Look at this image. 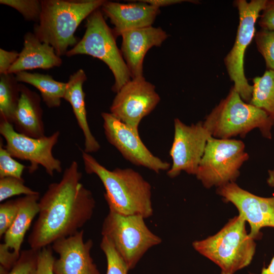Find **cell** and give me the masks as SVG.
Returning <instances> with one entry per match:
<instances>
[{"label":"cell","mask_w":274,"mask_h":274,"mask_svg":"<svg viewBox=\"0 0 274 274\" xmlns=\"http://www.w3.org/2000/svg\"><path fill=\"white\" fill-rule=\"evenodd\" d=\"M82 173L73 161L60 181L50 184L39 201V212L28 237L30 248L37 250L79 230L92 218L95 200L81 183Z\"/></svg>","instance_id":"obj_1"},{"label":"cell","mask_w":274,"mask_h":274,"mask_svg":"<svg viewBox=\"0 0 274 274\" xmlns=\"http://www.w3.org/2000/svg\"><path fill=\"white\" fill-rule=\"evenodd\" d=\"M81 152L86 173L96 175L104 186L109 211L145 219L152 216L151 186L139 173L129 168L109 170L90 154Z\"/></svg>","instance_id":"obj_2"},{"label":"cell","mask_w":274,"mask_h":274,"mask_svg":"<svg viewBox=\"0 0 274 274\" xmlns=\"http://www.w3.org/2000/svg\"><path fill=\"white\" fill-rule=\"evenodd\" d=\"M104 0H43L39 22L33 33L51 45L57 55H66L69 47L78 43L75 31L85 18L101 7Z\"/></svg>","instance_id":"obj_3"},{"label":"cell","mask_w":274,"mask_h":274,"mask_svg":"<svg viewBox=\"0 0 274 274\" xmlns=\"http://www.w3.org/2000/svg\"><path fill=\"white\" fill-rule=\"evenodd\" d=\"M203 124L217 139L245 138L258 128L263 137L271 139L274 122L264 111L244 101L232 86L226 97L206 117Z\"/></svg>","instance_id":"obj_4"},{"label":"cell","mask_w":274,"mask_h":274,"mask_svg":"<svg viewBox=\"0 0 274 274\" xmlns=\"http://www.w3.org/2000/svg\"><path fill=\"white\" fill-rule=\"evenodd\" d=\"M246 222L238 214L216 234L193 242L192 246L217 265L220 274H234L248 266L255 253L256 244L247 232Z\"/></svg>","instance_id":"obj_5"},{"label":"cell","mask_w":274,"mask_h":274,"mask_svg":"<svg viewBox=\"0 0 274 274\" xmlns=\"http://www.w3.org/2000/svg\"><path fill=\"white\" fill-rule=\"evenodd\" d=\"M82 38L66 56L87 55L105 63L112 72L115 82L112 87L117 93L131 79V74L116 42L113 29L107 24L101 10L93 11L87 18Z\"/></svg>","instance_id":"obj_6"},{"label":"cell","mask_w":274,"mask_h":274,"mask_svg":"<svg viewBox=\"0 0 274 274\" xmlns=\"http://www.w3.org/2000/svg\"><path fill=\"white\" fill-rule=\"evenodd\" d=\"M144 220L141 216H125L109 211L102 223V235L111 241L129 270L135 267L149 249L162 242Z\"/></svg>","instance_id":"obj_7"},{"label":"cell","mask_w":274,"mask_h":274,"mask_svg":"<svg viewBox=\"0 0 274 274\" xmlns=\"http://www.w3.org/2000/svg\"><path fill=\"white\" fill-rule=\"evenodd\" d=\"M249 158L242 141L211 136L207 141L196 177L208 189L235 182L240 175V168Z\"/></svg>","instance_id":"obj_8"},{"label":"cell","mask_w":274,"mask_h":274,"mask_svg":"<svg viewBox=\"0 0 274 274\" xmlns=\"http://www.w3.org/2000/svg\"><path fill=\"white\" fill-rule=\"evenodd\" d=\"M267 0H237L234 2L239 14V25L234 45L224 58V63L233 87L244 101L250 103L253 86L244 72V55L255 34V23Z\"/></svg>","instance_id":"obj_9"},{"label":"cell","mask_w":274,"mask_h":274,"mask_svg":"<svg viewBox=\"0 0 274 274\" xmlns=\"http://www.w3.org/2000/svg\"><path fill=\"white\" fill-rule=\"evenodd\" d=\"M0 133L6 140V149L13 157L30 162V174L35 172L40 165L51 177L55 172H62L60 161L52 154L53 148L60 136L59 131H56L49 136L34 138L17 132L13 124L1 120Z\"/></svg>","instance_id":"obj_10"},{"label":"cell","mask_w":274,"mask_h":274,"mask_svg":"<svg viewBox=\"0 0 274 274\" xmlns=\"http://www.w3.org/2000/svg\"><path fill=\"white\" fill-rule=\"evenodd\" d=\"M174 137L169 151L173 163L167 174L174 178L184 171L195 175L207 141L212 135L203 121L187 125L179 119L174 120Z\"/></svg>","instance_id":"obj_11"},{"label":"cell","mask_w":274,"mask_h":274,"mask_svg":"<svg viewBox=\"0 0 274 274\" xmlns=\"http://www.w3.org/2000/svg\"><path fill=\"white\" fill-rule=\"evenodd\" d=\"M160 100L155 86L144 76L131 79L116 93L110 113L136 133L142 119L149 114Z\"/></svg>","instance_id":"obj_12"},{"label":"cell","mask_w":274,"mask_h":274,"mask_svg":"<svg viewBox=\"0 0 274 274\" xmlns=\"http://www.w3.org/2000/svg\"><path fill=\"white\" fill-rule=\"evenodd\" d=\"M105 134L108 141L114 146L128 161L159 173L168 170L171 165L154 156L146 147L136 133L111 113L102 112Z\"/></svg>","instance_id":"obj_13"},{"label":"cell","mask_w":274,"mask_h":274,"mask_svg":"<svg viewBox=\"0 0 274 274\" xmlns=\"http://www.w3.org/2000/svg\"><path fill=\"white\" fill-rule=\"evenodd\" d=\"M217 193L224 201L231 202L236 208L238 214L249 223V235L253 239L262 237V228H274V196H257L242 188L235 182L218 187Z\"/></svg>","instance_id":"obj_14"},{"label":"cell","mask_w":274,"mask_h":274,"mask_svg":"<svg viewBox=\"0 0 274 274\" xmlns=\"http://www.w3.org/2000/svg\"><path fill=\"white\" fill-rule=\"evenodd\" d=\"M83 230L52 244L53 251L58 254L55 259V274H100L90 255L93 242L84 240Z\"/></svg>","instance_id":"obj_15"},{"label":"cell","mask_w":274,"mask_h":274,"mask_svg":"<svg viewBox=\"0 0 274 274\" xmlns=\"http://www.w3.org/2000/svg\"><path fill=\"white\" fill-rule=\"evenodd\" d=\"M100 10L114 25L116 37L129 30L152 26L160 13L159 8L142 1L127 4L105 1Z\"/></svg>","instance_id":"obj_16"},{"label":"cell","mask_w":274,"mask_h":274,"mask_svg":"<svg viewBox=\"0 0 274 274\" xmlns=\"http://www.w3.org/2000/svg\"><path fill=\"white\" fill-rule=\"evenodd\" d=\"M121 51L131 79L143 76V61L148 51L160 47L168 35L161 27L152 26L123 33Z\"/></svg>","instance_id":"obj_17"},{"label":"cell","mask_w":274,"mask_h":274,"mask_svg":"<svg viewBox=\"0 0 274 274\" xmlns=\"http://www.w3.org/2000/svg\"><path fill=\"white\" fill-rule=\"evenodd\" d=\"M20 93L13 121L15 130L34 138L45 136L40 96L22 84H20Z\"/></svg>","instance_id":"obj_18"},{"label":"cell","mask_w":274,"mask_h":274,"mask_svg":"<svg viewBox=\"0 0 274 274\" xmlns=\"http://www.w3.org/2000/svg\"><path fill=\"white\" fill-rule=\"evenodd\" d=\"M62 63L53 47L41 42L33 33L28 32L24 36L23 47L16 61L8 74L36 68L50 69L59 67Z\"/></svg>","instance_id":"obj_19"},{"label":"cell","mask_w":274,"mask_h":274,"mask_svg":"<svg viewBox=\"0 0 274 274\" xmlns=\"http://www.w3.org/2000/svg\"><path fill=\"white\" fill-rule=\"evenodd\" d=\"M87 76L82 69L78 70L70 76L64 94L63 99L71 105L78 124L84 136V151L87 153L98 151L100 146L92 134L87 119L85 107V94L83 89V83Z\"/></svg>","instance_id":"obj_20"},{"label":"cell","mask_w":274,"mask_h":274,"mask_svg":"<svg viewBox=\"0 0 274 274\" xmlns=\"http://www.w3.org/2000/svg\"><path fill=\"white\" fill-rule=\"evenodd\" d=\"M19 210L12 225L4 234V244L20 254L24 236L31 222L39 212L40 194L25 195L17 198Z\"/></svg>","instance_id":"obj_21"},{"label":"cell","mask_w":274,"mask_h":274,"mask_svg":"<svg viewBox=\"0 0 274 274\" xmlns=\"http://www.w3.org/2000/svg\"><path fill=\"white\" fill-rule=\"evenodd\" d=\"M18 82L26 83L36 87L41 93L43 101L49 108H57L63 98L66 83L55 80L51 76L27 71L15 74Z\"/></svg>","instance_id":"obj_22"},{"label":"cell","mask_w":274,"mask_h":274,"mask_svg":"<svg viewBox=\"0 0 274 274\" xmlns=\"http://www.w3.org/2000/svg\"><path fill=\"white\" fill-rule=\"evenodd\" d=\"M253 82L250 104L264 111L274 122V71L266 70Z\"/></svg>","instance_id":"obj_23"},{"label":"cell","mask_w":274,"mask_h":274,"mask_svg":"<svg viewBox=\"0 0 274 274\" xmlns=\"http://www.w3.org/2000/svg\"><path fill=\"white\" fill-rule=\"evenodd\" d=\"M15 75H0V118L13 124L20 98V84Z\"/></svg>","instance_id":"obj_24"},{"label":"cell","mask_w":274,"mask_h":274,"mask_svg":"<svg viewBox=\"0 0 274 274\" xmlns=\"http://www.w3.org/2000/svg\"><path fill=\"white\" fill-rule=\"evenodd\" d=\"M100 248L107 259L106 274H128L129 269L109 238L102 236Z\"/></svg>","instance_id":"obj_25"},{"label":"cell","mask_w":274,"mask_h":274,"mask_svg":"<svg viewBox=\"0 0 274 274\" xmlns=\"http://www.w3.org/2000/svg\"><path fill=\"white\" fill-rule=\"evenodd\" d=\"M258 51L263 57L268 70L274 71V30L261 28L255 32Z\"/></svg>","instance_id":"obj_26"},{"label":"cell","mask_w":274,"mask_h":274,"mask_svg":"<svg viewBox=\"0 0 274 274\" xmlns=\"http://www.w3.org/2000/svg\"><path fill=\"white\" fill-rule=\"evenodd\" d=\"M40 193L24 185L23 179L14 177H5L0 179V201L13 196L24 194L31 195Z\"/></svg>","instance_id":"obj_27"},{"label":"cell","mask_w":274,"mask_h":274,"mask_svg":"<svg viewBox=\"0 0 274 274\" xmlns=\"http://www.w3.org/2000/svg\"><path fill=\"white\" fill-rule=\"evenodd\" d=\"M0 4L18 11L28 21L38 22L42 12V2L38 0H1Z\"/></svg>","instance_id":"obj_28"},{"label":"cell","mask_w":274,"mask_h":274,"mask_svg":"<svg viewBox=\"0 0 274 274\" xmlns=\"http://www.w3.org/2000/svg\"><path fill=\"white\" fill-rule=\"evenodd\" d=\"M3 143L1 139L0 179L10 177L22 179V175L25 166L14 159L4 147Z\"/></svg>","instance_id":"obj_29"},{"label":"cell","mask_w":274,"mask_h":274,"mask_svg":"<svg viewBox=\"0 0 274 274\" xmlns=\"http://www.w3.org/2000/svg\"><path fill=\"white\" fill-rule=\"evenodd\" d=\"M40 250L30 248L21 251L18 260L7 274H30L37 264Z\"/></svg>","instance_id":"obj_30"},{"label":"cell","mask_w":274,"mask_h":274,"mask_svg":"<svg viewBox=\"0 0 274 274\" xmlns=\"http://www.w3.org/2000/svg\"><path fill=\"white\" fill-rule=\"evenodd\" d=\"M19 210L17 198L0 204V237L4 235L14 221Z\"/></svg>","instance_id":"obj_31"},{"label":"cell","mask_w":274,"mask_h":274,"mask_svg":"<svg viewBox=\"0 0 274 274\" xmlns=\"http://www.w3.org/2000/svg\"><path fill=\"white\" fill-rule=\"evenodd\" d=\"M53 249L50 246L40 250L37 264L30 274H55L53 264L55 258Z\"/></svg>","instance_id":"obj_32"},{"label":"cell","mask_w":274,"mask_h":274,"mask_svg":"<svg viewBox=\"0 0 274 274\" xmlns=\"http://www.w3.org/2000/svg\"><path fill=\"white\" fill-rule=\"evenodd\" d=\"M11 250L4 243L0 244V274H7L20 257Z\"/></svg>","instance_id":"obj_33"},{"label":"cell","mask_w":274,"mask_h":274,"mask_svg":"<svg viewBox=\"0 0 274 274\" xmlns=\"http://www.w3.org/2000/svg\"><path fill=\"white\" fill-rule=\"evenodd\" d=\"M259 17L258 24L261 28L274 30V0H267Z\"/></svg>","instance_id":"obj_34"},{"label":"cell","mask_w":274,"mask_h":274,"mask_svg":"<svg viewBox=\"0 0 274 274\" xmlns=\"http://www.w3.org/2000/svg\"><path fill=\"white\" fill-rule=\"evenodd\" d=\"M19 55V53L16 51H7L0 49V75L8 74Z\"/></svg>","instance_id":"obj_35"},{"label":"cell","mask_w":274,"mask_h":274,"mask_svg":"<svg viewBox=\"0 0 274 274\" xmlns=\"http://www.w3.org/2000/svg\"><path fill=\"white\" fill-rule=\"evenodd\" d=\"M142 1L158 8L162 7L181 3L184 2H192L193 3H195V1L184 0H142Z\"/></svg>","instance_id":"obj_36"},{"label":"cell","mask_w":274,"mask_h":274,"mask_svg":"<svg viewBox=\"0 0 274 274\" xmlns=\"http://www.w3.org/2000/svg\"><path fill=\"white\" fill-rule=\"evenodd\" d=\"M249 274H256L249 272ZM259 274H274V256L267 267H263Z\"/></svg>","instance_id":"obj_37"},{"label":"cell","mask_w":274,"mask_h":274,"mask_svg":"<svg viewBox=\"0 0 274 274\" xmlns=\"http://www.w3.org/2000/svg\"><path fill=\"white\" fill-rule=\"evenodd\" d=\"M267 183L270 187H274V169L268 170V177L267 179Z\"/></svg>","instance_id":"obj_38"}]
</instances>
